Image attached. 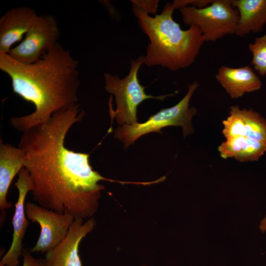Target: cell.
<instances>
[{
  "mask_svg": "<svg viewBox=\"0 0 266 266\" xmlns=\"http://www.w3.org/2000/svg\"><path fill=\"white\" fill-rule=\"evenodd\" d=\"M244 122L245 136L266 144V121L252 109H241L237 105L233 106Z\"/></svg>",
  "mask_w": 266,
  "mask_h": 266,
  "instance_id": "15",
  "label": "cell"
},
{
  "mask_svg": "<svg viewBox=\"0 0 266 266\" xmlns=\"http://www.w3.org/2000/svg\"><path fill=\"white\" fill-rule=\"evenodd\" d=\"M132 9L140 29L149 39L143 64L174 71L195 62L204 42L201 32L195 25L182 29L173 18L172 3L167 2L162 12L153 17L134 6Z\"/></svg>",
  "mask_w": 266,
  "mask_h": 266,
  "instance_id": "3",
  "label": "cell"
},
{
  "mask_svg": "<svg viewBox=\"0 0 266 266\" xmlns=\"http://www.w3.org/2000/svg\"><path fill=\"white\" fill-rule=\"evenodd\" d=\"M79 65L59 42L33 64L21 63L0 53V69L10 78L13 92L35 106L29 115L11 118V125L22 133L78 103Z\"/></svg>",
  "mask_w": 266,
  "mask_h": 266,
  "instance_id": "2",
  "label": "cell"
},
{
  "mask_svg": "<svg viewBox=\"0 0 266 266\" xmlns=\"http://www.w3.org/2000/svg\"><path fill=\"white\" fill-rule=\"evenodd\" d=\"M143 64V56L131 61L128 74L120 78L117 74L105 73L103 74L105 90L113 94L115 98L116 108L112 109L109 104V113L111 120L116 118L120 125L132 124L137 122L138 106L144 100L154 99L163 100L173 94L154 96L147 95L145 87L140 83L138 73Z\"/></svg>",
  "mask_w": 266,
  "mask_h": 266,
  "instance_id": "4",
  "label": "cell"
},
{
  "mask_svg": "<svg viewBox=\"0 0 266 266\" xmlns=\"http://www.w3.org/2000/svg\"><path fill=\"white\" fill-rule=\"evenodd\" d=\"M259 229L262 233H264L266 232V216L265 218L261 221Z\"/></svg>",
  "mask_w": 266,
  "mask_h": 266,
  "instance_id": "23",
  "label": "cell"
},
{
  "mask_svg": "<svg viewBox=\"0 0 266 266\" xmlns=\"http://www.w3.org/2000/svg\"><path fill=\"white\" fill-rule=\"evenodd\" d=\"M215 78L232 99L258 90L262 86L259 77L249 66L236 68L221 66Z\"/></svg>",
  "mask_w": 266,
  "mask_h": 266,
  "instance_id": "13",
  "label": "cell"
},
{
  "mask_svg": "<svg viewBox=\"0 0 266 266\" xmlns=\"http://www.w3.org/2000/svg\"><path fill=\"white\" fill-rule=\"evenodd\" d=\"M266 151V143L246 137L244 145L234 158L240 162L257 161Z\"/></svg>",
  "mask_w": 266,
  "mask_h": 266,
  "instance_id": "17",
  "label": "cell"
},
{
  "mask_svg": "<svg viewBox=\"0 0 266 266\" xmlns=\"http://www.w3.org/2000/svg\"><path fill=\"white\" fill-rule=\"evenodd\" d=\"M37 16L26 6L7 11L0 19V53L8 54L13 44L21 41Z\"/></svg>",
  "mask_w": 266,
  "mask_h": 266,
  "instance_id": "11",
  "label": "cell"
},
{
  "mask_svg": "<svg viewBox=\"0 0 266 266\" xmlns=\"http://www.w3.org/2000/svg\"></svg>",
  "mask_w": 266,
  "mask_h": 266,
  "instance_id": "24",
  "label": "cell"
},
{
  "mask_svg": "<svg viewBox=\"0 0 266 266\" xmlns=\"http://www.w3.org/2000/svg\"><path fill=\"white\" fill-rule=\"evenodd\" d=\"M59 36L56 18L51 14L38 15L24 39L7 54L21 63H35L58 43Z\"/></svg>",
  "mask_w": 266,
  "mask_h": 266,
  "instance_id": "7",
  "label": "cell"
},
{
  "mask_svg": "<svg viewBox=\"0 0 266 266\" xmlns=\"http://www.w3.org/2000/svg\"><path fill=\"white\" fill-rule=\"evenodd\" d=\"M248 47L252 55L251 65L260 76H266V34L256 37Z\"/></svg>",
  "mask_w": 266,
  "mask_h": 266,
  "instance_id": "16",
  "label": "cell"
},
{
  "mask_svg": "<svg viewBox=\"0 0 266 266\" xmlns=\"http://www.w3.org/2000/svg\"><path fill=\"white\" fill-rule=\"evenodd\" d=\"M238 13L235 35L242 37L260 32L266 24V0H231Z\"/></svg>",
  "mask_w": 266,
  "mask_h": 266,
  "instance_id": "14",
  "label": "cell"
},
{
  "mask_svg": "<svg viewBox=\"0 0 266 266\" xmlns=\"http://www.w3.org/2000/svg\"><path fill=\"white\" fill-rule=\"evenodd\" d=\"M84 115L79 103L59 110L46 122L22 132L18 146L25 154L24 167L34 201L56 212L83 219L97 211L104 188L99 182L114 181L93 170L89 154L65 146L68 131Z\"/></svg>",
  "mask_w": 266,
  "mask_h": 266,
  "instance_id": "1",
  "label": "cell"
},
{
  "mask_svg": "<svg viewBox=\"0 0 266 266\" xmlns=\"http://www.w3.org/2000/svg\"><path fill=\"white\" fill-rule=\"evenodd\" d=\"M223 125L222 133L226 139L238 136H245L244 121L233 106L230 107L229 116L223 121Z\"/></svg>",
  "mask_w": 266,
  "mask_h": 266,
  "instance_id": "18",
  "label": "cell"
},
{
  "mask_svg": "<svg viewBox=\"0 0 266 266\" xmlns=\"http://www.w3.org/2000/svg\"><path fill=\"white\" fill-rule=\"evenodd\" d=\"M22 255L23 256L22 266H47L45 259L34 258L30 250L23 249Z\"/></svg>",
  "mask_w": 266,
  "mask_h": 266,
  "instance_id": "22",
  "label": "cell"
},
{
  "mask_svg": "<svg viewBox=\"0 0 266 266\" xmlns=\"http://www.w3.org/2000/svg\"><path fill=\"white\" fill-rule=\"evenodd\" d=\"M27 218L40 227L39 236L31 253H47L53 249L66 236L75 217L61 214L30 202L25 205Z\"/></svg>",
  "mask_w": 266,
  "mask_h": 266,
  "instance_id": "8",
  "label": "cell"
},
{
  "mask_svg": "<svg viewBox=\"0 0 266 266\" xmlns=\"http://www.w3.org/2000/svg\"><path fill=\"white\" fill-rule=\"evenodd\" d=\"M179 11L184 24L200 29L204 42H215L227 35L235 34L239 16L231 0H214L202 8L188 6Z\"/></svg>",
  "mask_w": 266,
  "mask_h": 266,
  "instance_id": "6",
  "label": "cell"
},
{
  "mask_svg": "<svg viewBox=\"0 0 266 266\" xmlns=\"http://www.w3.org/2000/svg\"><path fill=\"white\" fill-rule=\"evenodd\" d=\"M25 154L19 147L0 141V224L6 219L5 210L12 206L7 200L11 183L17 174L25 167Z\"/></svg>",
  "mask_w": 266,
  "mask_h": 266,
  "instance_id": "12",
  "label": "cell"
},
{
  "mask_svg": "<svg viewBox=\"0 0 266 266\" xmlns=\"http://www.w3.org/2000/svg\"><path fill=\"white\" fill-rule=\"evenodd\" d=\"M133 6L137 7L145 13L156 14L159 0H131Z\"/></svg>",
  "mask_w": 266,
  "mask_h": 266,
  "instance_id": "20",
  "label": "cell"
},
{
  "mask_svg": "<svg viewBox=\"0 0 266 266\" xmlns=\"http://www.w3.org/2000/svg\"><path fill=\"white\" fill-rule=\"evenodd\" d=\"M199 86L194 81L188 86L185 96L174 106L164 108L150 116L144 123L124 124L114 131V137L122 141L127 148L142 135L151 132L161 133V130L167 126H181L185 137L193 132L191 120L196 114L195 108L190 107L189 102L194 92Z\"/></svg>",
  "mask_w": 266,
  "mask_h": 266,
  "instance_id": "5",
  "label": "cell"
},
{
  "mask_svg": "<svg viewBox=\"0 0 266 266\" xmlns=\"http://www.w3.org/2000/svg\"><path fill=\"white\" fill-rule=\"evenodd\" d=\"M95 225L93 218L86 221L82 218H75L65 238L46 253L47 266H82L78 253L79 244Z\"/></svg>",
  "mask_w": 266,
  "mask_h": 266,
  "instance_id": "10",
  "label": "cell"
},
{
  "mask_svg": "<svg viewBox=\"0 0 266 266\" xmlns=\"http://www.w3.org/2000/svg\"><path fill=\"white\" fill-rule=\"evenodd\" d=\"M214 0H174L172 4L174 10L192 6L198 8H202L211 4Z\"/></svg>",
  "mask_w": 266,
  "mask_h": 266,
  "instance_id": "21",
  "label": "cell"
},
{
  "mask_svg": "<svg viewBox=\"0 0 266 266\" xmlns=\"http://www.w3.org/2000/svg\"><path fill=\"white\" fill-rule=\"evenodd\" d=\"M245 136H234L226 139L218 147V150L222 158H234L244 145Z\"/></svg>",
  "mask_w": 266,
  "mask_h": 266,
  "instance_id": "19",
  "label": "cell"
},
{
  "mask_svg": "<svg viewBox=\"0 0 266 266\" xmlns=\"http://www.w3.org/2000/svg\"><path fill=\"white\" fill-rule=\"evenodd\" d=\"M15 186L18 196L12 220V240L9 249L0 261V266H17L19 265V257L23 250V240L29 225L26 218L25 201L27 194L32 190V185L28 171L25 167L18 173Z\"/></svg>",
  "mask_w": 266,
  "mask_h": 266,
  "instance_id": "9",
  "label": "cell"
}]
</instances>
